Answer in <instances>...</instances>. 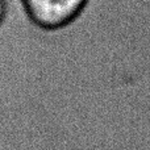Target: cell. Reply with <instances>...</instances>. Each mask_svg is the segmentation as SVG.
Wrapping results in <instances>:
<instances>
[{
  "mask_svg": "<svg viewBox=\"0 0 150 150\" xmlns=\"http://www.w3.org/2000/svg\"><path fill=\"white\" fill-rule=\"evenodd\" d=\"M5 12V4H4V0H0V21H1L3 16H4Z\"/></svg>",
  "mask_w": 150,
  "mask_h": 150,
  "instance_id": "obj_2",
  "label": "cell"
},
{
  "mask_svg": "<svg viewBox=\"0 0 150 150\" xmlns=\"http://www.w3.org/2000/svg\"><path fill=\"white\" fill-rule=\"evenodd\" d=\"M24 3L34 23L54 29L74 20L87 0H24Z\"/></svg>",
  "mask_w": 150,
  "mask_h": 150,
  "instance_id": "obj_1",
  "label": "cell"
}]
</instances>
